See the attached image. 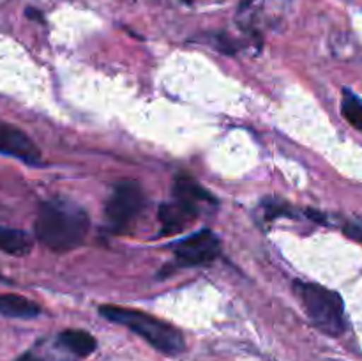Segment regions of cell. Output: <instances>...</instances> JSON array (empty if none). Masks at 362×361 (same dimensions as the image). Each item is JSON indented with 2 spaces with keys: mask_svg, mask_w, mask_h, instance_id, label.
Here are the masks:
<instances>
[{
  "mask_svg": "<svg viewBox=\"0 0 362 361\" xmlns=\"http://www.w3.org/2000/svg\"><path fill=\"white\" fill-rule=\"evenodd\" d=\"M90 229L87 212L62 198L48 200L39 207L34 223L35 237L42 246L64 253L80 246Z\"/></svg>",
  "mask_w": 362,
  "mask_h": 361,
  "instance_id": "1",
  "label": "cell"
},
{
  "mask_svg": "<svg viewBox=\"0 0 362 361\" xmlns=\"http://www.w3.org/2000/svg\"><path fill=\"white\" fill-rule=\"evenodd\" d=\"M99 315L110 322L126 326L127 329L140 335L145 342L151 343L156 350L163 354L177 356L186 349V340H184L182 333L175 326L161 321L154 315L144 314V311L133 310V308L117 306V304H101Z\"/></svg>",
  "mask_w": 362,
  "mask_h": 361,
  "instance_id": "2",
  "label": "cell"
},
{
  "mask_svg": "<svg viewBox=\"0 0 362 361\" xmlns=\"http://www.w3.org/2000/svg\"><path fill=\"white\" fill-rule=\"evenodd\" d=\"M292 287L315 328L329 336L345 333V303L336 290L303 280H296Z\"/></svg>",
  "mask_w": 362,
  "mask_h": 361,
  "instance_id": "3",
  "label": "cell"
},
{
  "mask_svg": "<svg viewBox=\"0 0 362 361\" xmlns=\"http://www.w3.org/2000/svg\"><path fill=\"white\" fill-rule=\"evenodd\" d=\"M145 195L140 184L133 179L120 180L110 195L105 207L108 227L113 232H122L144 209Z\"/></svg>",
  "mask_w": 362,
  "mask_h": 361,
  "instance_id": "4",
  "label": "cell"
},
{
  "mask_svg": "<svg viewBox=\"0 0 362 361\" xmlns=\"http://www.w3.org/2000/svg\"><path fill=\"white\" fill-rule=\"evenodd\" d=\"M173 250H175L173 253H175L179 265L191 268V265L209 264L214 260L219 255L221 244L212 230H200V232L177 243Z\"/></svg>",
  "mask_w": 362,
  "mask_h": 361,
  "instance_id": "5",
  "label": "cell"
},
{
  "mask_svg": "<svg viewBox=\"0 0 362 361\" xmlns=\"http://www.w3.org/2000/svg\"><path fill=\"white\" fill-rule=\"evenodd\" d=\"M0 154L13 156L28 165L41 163V151L32 138L13 124L0 122Z\"/></svg>",
  "mask_w": 362,
  "mask_h": 361,
  "instance_id": "6",
  "label": "cell"
},
{
  "mask_svg": "<svg viewBox=\"0 0 362 361\" xmlns=\"http://www.w3.org/2000/svg\"><path fill=\"white\" fill-rule=\"evenodd\" d=\"M159 222H161L163 236H175V234L184 232L191 223L197 219L198 207L184 200L166 202L159 205Z\"/></svg>",
  "mask_w": 362,
  "mask_h": 361,
  "instance_id": "7",
  "label": "cell"
},
{
  "mask_svg": "<svg viewBox=\"0 0 362 361\" xmlns=\"http://www.w3.org/2000/svg\"><path fill=\"white\" fill-rule=\"evenodd\" d=\"M55 345L59 347L66 361H76L90 356L98 342L90 333L83 329H66L55 338Z\"/></svg>",
  "mask_w": 362,
  "mask_h": 361,
  "instance_id": "8",
  "label": "cell"
},
{
  "mask_svg": "<svg viewBox=\"0 0 362 361\" xmlns=\"http://www.w3.org/2000/svg\"><path fill=\"white\" fill-rule=\"evenodd\" d=\"M173 197L177 200L189 202L193 205H197L198 202H216L211 191L205 190L197 179L184 176V173L177 176L175 180H173Z\"/></svg>",
  "mask_w": 362,
  "mask_h": 361,
  "instance_id": "9",
  "label": "cell"
},
{
  "mask_svg": "<svg viewBox=\"0 0 362 361\" xmlns=\"http://www.w3.org/2000/svg\"><path fill=\"white\" fill-rule=\"evenodd\" d=\"M41 314V306L18 294H0V315L13 319H34Z\"/></svg>",
  "mask_w": 362,
  "mask_h": 361,
  "instance_id": "10",
  "label": "cell"
},
{
  "mask_svg": "<svg viewBox=\"0 0 362 361\" xmlns=\"http://www.w3.org/2000/svg\"><path fill=\"white\" fill-rule=\"evenodd\" d=\"M34 241L25 230L0 225V251L13 257H25L30 253Z\"/></svg>",
  "mask_w": 362,
  "mask_h": 361,
  "instance_id": "11",
  "label": "cell"
},
{
  "mask_svg": "<svg viewBox=\"0 0 362 361\" xmlns=\"http://www.w3.org/2000/svg\"><path fill=\"white\" fill-rule=\"evenodd\" d=\"M341 115L350 126L362 131V99L350 88H343Z\"/></svg>",
  "mask_w": 362,
  "mask_h": 361,
  "instance_id": "12",
  "label": "cell"
},
{
  "mask_svg": "<svg viewBox=\"0 0 362 361\" xmlns=\"http://www.w3.org/2000/svg\"><path fill=\"white\" fill-rule=\"evenodd\" d=\"M264 207H265V216H267V219L276 218V216H292L293 214V212L288 211V207H286V205L279 200H265Z\"/></svg>",
  "mask_w": 362,
  "mask_h": 361,
  "instance_id": "13",
  "label": "cell"
},
{
  "mask_svg": "<svg viewBox=\"0 0 362 361\" xmlns=\"http://www.w3.org/2000/svg\"><path fill=\"white\" fill-rule=\"evenodd\" d=\"M343 232H345L350 239L357 241V243L362 244V227L359 223H346V225L343 227Z\"/></svg>",
  "mask_w": 362,
  "mask_h": 361,
  "instance_id": "14",
  "label": "cell"
},
{
  "mask_svg": "<svg viewBox=\"0 0 362 361\" xmlns=\"http://www.w3.org/2000/svg\"><path fill=\"white\" fill-rule=\"evenodd\" d=\"M25 14H27V16L30 18V20H35V21H45V20H42V13H41V11L32 9V7H28V9L25 11Z\"/></svg>",
  "mask_w": 362,
  "mask_h": 361,
  "instance_id": "15",
  "label": "cell"
}]
</instances>
